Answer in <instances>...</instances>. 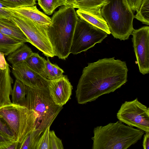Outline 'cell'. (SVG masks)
Masks as SVG:
<instances>
[{"label":"cell","mask_w":149,"mask_h":149,"mask_svg":"<svg viewBox=\"0 0 149 149\" xmlns=\"http://www.w3.org/2000/svg\"><path fill=\"white\" fill-rule=\"evenodd\" d=\"M19 144L17 141L13 142L7 148V149H18Z\"/></svg>","instance_id":"obj_36"},{"label":"cell","mask_w":149,"mask_h":149,"mask_svg":"<svg viewBox=\"0 0 149 149\" xmlns=\"http://www.w3.org/2000/svg\"><path fill=\"white\" fill-rule=\"evenodd\" d=\"M26 92L27 86L20 81L16 79L11 92L12 103L26 107Z\"/></svg>","instance_id":"obj_17"},{"label":"cell","mask_w":149,"mask_h":149,"mask_svg":"<svg viewBox=\"0 0 149 149\" xmlns=\"http://www.w3.org/2000/svg\"><path fill=\"white\" fill-rule=\"evenodd\" d=\"M42 132L38 130L31 132L19 144L18 149H36L37 143Z\"/></svg>","instance_id":"obj_22"},{"label":"cell","mask_w":149,"mask_h":149,"mask_svg":"<svg viewBox=\"0 0 149 149\" xmlns=\"http://www.w3.org/2000/svg\"><path fill=\"white\" fill-rule=\"evenodd\" d=\"M93 133L92 149H127L140 140L144 132L118 120L97 126Z\"/></svg>","instance_id":"obj_3"},{"label":"cell","mask_w":149,"mask_h":149,"mask_svg":"<svg viewBox=\"0 0 149 149\" xmlns=\"http://www.w3.org/2000/svg\"><path fill=\"white\" fill-rule=\"evenodd\" d=\"M142 146L144 149H149V132H145L144 135Z\"/></svg>","instance_id":"obj_35"},{"label":"cell","mask_w":149,"mask_h":149,"mask_svg":"<svg viewBox=\"0 0 149 149\" xmlns=\"http://www.w3.org/2000/svg\"><path fill=\"white\" fill-rule=\"evenodd\" d=\"M26 102V107L33 111L35 117L34 130L42 132L48 126H51L63 108L55 104L47 88L27 86Z\"/></svg>","instance_id":"obj_4"},{"label":"cell","mask_w":149,"mask_h":149,"mask_svg":"<svg viewBox=\"0 0 149 149\" xmlns=\"http://www.w3.org/2000/svg\"><path fill=\"white\" fill-rule=\"evenodd\" d=\"M33 53L31 49L24 43L9 54L7 59L12 65H14L20 62L25 61Z\"/></svg>","instance_id":"obj_19"},{"label":"cell","mask_w":149,"mask_h":149,"mask_svg":"<svg viewBox=\"0 0 149 149\" xmlns=\"http://www.w3.org/2000/svg\"><path fill=\"white\" fill-rule=\"evenodd\" d=\"M101 10L113 37L121 40L128 39L134 29V15L127 0H107Z\"/></svg>","instance_id":"obj_5"},{"label":"cell","mask_w":149,"mask_h":149,"mask_svg":"<svg viewBox=\"0 0 149 149\" xmlns=\"http://www.w3.org/2000/svg\"><path fill=\"white\" fill-rule=\"evenodd\" d=\"M8 10L11 14V18L28 39L30 43L47 57L52 58L55 56L48 35V26L39 25L18 14Z\"/></svg>","instance_id":"obj_7"},{"label":"cell","mask_w":149,"mask_h":149,"mask_svg":"<svg viewBox=\"0 0 149 149\" xmlns=\"http://www.w3.org/2000/svg\"><path fill=\"white\" fill-rule=\"evenodd\" d=\"M76 12L80 19L103 30L108 34H111L107 23L102 15L101 10L78 9Z\"/></svg>","instance_id":"obj_14"},{"label":"cell","mask_w":149,"mask_h":149,"mask_svg":"<svg viewBox=\"0 0 149 149\" xmlns=\"http://www.w3.org/2000/svg\"><path fill=\"white\" fill-rule=\"evenodd\" d=\"M13 142L8 140L0 133V149H7Z\"/></svg>","instance_id":"obj_31"},{"label":"cell","mask_w":149,"mask_h":149,"mask_svg":"<svg viewBox=\"0 0 149 149\" xmlns=\"http://www.w3.org/2000/svg\"><path fill=\"white\" fill-rule=\"evenodd\" d=\"M143 0H127L133 12L137 11L139 9Z\"/></svg>","instance_id":"obj_30"},{"label":"cell","mask_w":149,"mask_h":149,"mask_svg":"<svg viewBox=\"0 0 149 149\" xmlns=\"http://www.w3.org/2000/svg\"><path fill=\"white\" fill-rule=\"evenodd\" d=\"M49 142L50 149H63L62 141L56 135L53 130L49 132Z\"/></svg>","instance_id":"obj_28"},{"label":"cell","mask_w":149,"mask_h":149,"mask_svg":"<svg viewBox=\"0 0 149 149\" xmlns=\"http://www.w3.org/2000/svg\"><path fill=\"white\" fill-rule=\"evenodd\" d=\"M63 5L64 6H72L73 0H61Z\"/></svg>","instance_id":"obj_37"},{"label":"cell","mask_w":149,"mask_h":149,"mask_svg":"<svg viewBox=\"0 0 149 149\" xmlns=\"http://www.w3.org/2000/svg\"><path fill=\"white\" fill-rule=\"evenodd\" d=\"M0 32L20 42L30 43L28 39L11 19L0 17Z\"/></svg>","instance_id":"obj_16"},{"label":"cell","mask_w":149,"mask_h":149,"mask_svg":"<svg viewBox=\"0 0 149 149\" xmlns=\"http://www.w3.org/2000/svg\"><path fill=\"white\" fill-rule=\"evenodd\" d=\"M108 34L100 29L79 18L72 38L70 53L77 54L85 52L100 43Z\"/></svg>","instance_id":"obj_8"},{"label":"cell","mask_w":149,"mask_h":149,"mask_svg":"<svg viewBox=\"0 0 149 149\" xmlns=\"http://www.w3.org/2000/svg\"><path fill=\"white\" fill-rule=\"evenodd\" d=\"M6 8L40 25L48 26L51 22V18L39 11L36 6Z\"/></svg>","instance_id":"obj_13"},{"label":"cell","mask_w":149,"mask_h":149,"mask_svg":"<svg viewBox=\"0 0 149 149\" xmlns=\"http://www.w3.org/2000/svg\"><path fill=\"white\" fill-rule=\"evenodd\" d=\"M143 23L149 25V0H143L134 18Z\"/></svg>","instance_id":"obj_23"},{"label":"cell","mask_w":149,"mask_h":149,"mask_svg":"<svg viewBox=\"0 0 149 149\" xmlns=\"http://www.w3.org/2000/svg\"><path fill=\"white\" fill-rule=\"evenodd\" d=\"M12 73L16 79L30 87L47 88L50 81L30 68L25 61L13 65Z\"/></svg>","instance_id":"obj_11"},{"label":"cell","mask_w":149,"mask_h":149,"mask_svg":"<svg viewBox=\"0 0 149 149\" xmlns=\"http://www.w3.org/2000/svg\"><path fill=\"white\" fill-rule=\"evenodd\" d=\"M46 61V60L38 53L33 52L25 62L30 68L46 78L45 73Z\"/></svg>","instance_id":"obj_20"},{"label":"cell","mask_w":149,"mask_h":149,"mask_svg":"<svg viewBox=\"0 0 149 149\" xmlns=\"http://www.w3.org/2000/svg\"><path fill=\"white\" fill-rule=\"evenodd\" d=\"M0 133L8 140L13 142L16 141L12 132L2 118H0Z\"/></svg>","instance_id":"obj_27"},{"label":"cell","mask_w":149,"mask_h":149,"mask_svg":"<svg viewBox=\"0 0 149 149\" xmlns=\"http://www.w3.org/2000/svg\"><path fill=\"white\" fill-rule=\"evenodd\" d=\"M6 8H14L21 6H31L36 4V0H0Z\"/></svg>","instance_id":"obj_25"},{"label":"cell","mask_w":149,"mask_h":149,"mask_svg":"<svg viewBox=\"0 0 149 149\" xmlns=\"http://www.w3.org/2000/svg\"><path fill=\"white\" fill-rule=\"evenodd\" d=\"M128 71L126 62L115 57L88 63L83 68L75 91L78 103L94 101L114 92L127 82Z\"/></svg>","instance_id":"obj_1"},{"label":"cell","mask_w":149,"mask_h":149,"mask_svg":"<svg viewBox=\"0 0 149 149\" xmlns=\"http://www.w3.org/2000/svg\"><path fill=\"white\" fill-rule=\"evenodd\" d=\"M52 66L53 72L56 78H58L61 77L64 72V71L56 64H52Z\"/></svg>","instance_id":"obj_33"},{"label":"cell","mask_w":149,"mask_h":149,"mask_svg":"<svg viewBox=\"0 0 149 149\" xmlns=\"http://www.w3.org/2000/svg\"><path fill=\"white\" fill-rule=\"evenodd\" d=\"M8 65L5 60L4 54L0 52V68L4 70L6 68Z\"/></svg>","instance_id":"obj_34"},{"label":"cell","mask_w":149,"mask_h":149,"mask_svg":"<svg viewBox=\"0 0 149 149\" xmlns=\"http://www.w3.org/2000/svg\"><path fill=\"white\" fill-rule=\"evenodd\" d=\"M10 73L8 64L4 70L0 68V107L12 103L10 96L11 94L12 85L13 81Z\"/></svg>","instance_id":"obj_15"},{"label":"cell","mask_w":149,"mask_h":149,"mask_svg":"<svg viewBox=\"0 0 149 149\" xmlns=\"http://www.w3.org/2000/svg\"><path fill=\"white\" fill-rule=\"evenodd\" d=\"M0 17L11 19L10 12L6 7L0 3Z\"/></svg>","instance_id":"obj_32"},{"label":"cell","mask_w":149,"mask_h":149,"mask_svg":"<svg viewBox=\"0 0 149 149\" xmlns=\"http://www.w3.org/2000/svg\"><path fill=\"white\" fill-rule=\"evenodd\" d=\"M24 43L0 32V52L3 53L6 56H8Z\"/></svg>","instance_id":"obj_18"},{"label":"cell","mask_w":149,"mask_h":149,"mask_svg":"<svg viewBox=\"0 0 149 149\" xmlns=\"http://www.w3.org/2000/svg\"><path fill=\"white\" fill-rule=\"evenodd\" d=\"M50 126H48L43 132L37 144L36 149H50L49 132Z\"/></svg>","instance_id":"obj_26"},{"label":"cell","mask_w":149,"mask_h":149,"mask_svg":"<svg viewBox=\"0 0 149 149\" xmlns=\"http://www.w3.org/2000/svg\"><path fill=\"white\" fill-rule=\"evenodd\" d=\"M0 115L7 123L17 142L21 143L34 130L35 118L32 110L11 103L0 107Z\"/></svg>","instance_id":"obj_6"},{"label":"cell","mask_w":149,"mask_h":149,"mask_svg":"<svg viewBox=\"0 0 149 149\" xmlns=\"http://www.w3.org/2000/svg\"><path fill=\"white\" fill-rule=\"evenodd\" d=\"M45 73L46 78L48 80L52 81L56 79L53 72L52 64L48 57L46 63Z\"/></svg>","instance_id":"obj_29"},{"label":"cell","mask_w":149,"mask_h":149,"mask_svg":"<svg viewBox=\"0 0 149 149\" xmlns=\"http://www.w3.org/2000/svg\"><path fill=\"white\" fill-rule=\"evenodd\" d=\"M38 4L44 12L51 15L55 9L63 5L61 0H38Z\"/></svg>","instance_id":"obj_24"},{"label":"cell","mask_w":149,"mask_h":149,"mask_svg":"<svg viewBox=\"0 0 149 149\" xmlns=\"http://www.w3.org/2000/svg\"><path fill=\"white\" fill-rule=\"evenodd\" d=\"M2 118V116L0 115V118Z\"/></svg>","instance_id":"obj_38"},{"label":"cell","mask_w":149,"mask_h":149,"mask_svg":"<svg viewBox=\"0 0 149 149\" xmlns=\"http://www.w3.org/2000/svg\"><path fill=\"white\" fill-rule=\"evenodd\" d=\"M107 0H73L72 6L74 8L86 10H101Z\"/></svg>","instance_id":"obj_21"},{"label":"cell","mask_w":149,"mask_h":149,"mask_svg":"<svg viewBox=\"0 0 149 149\" xmlns=\"http://www.w3.org/2000/svg\"><path fill=\"white\" fill-rule=\"evenodd\" d=\"M79 17L72 6H64L55 12L48 28V35L55 56L65 60L70 49Z\"/></svg>","instance_id":"obj_2"},{"label":"cell","mask_w":149,"mask_h":149,"mask_svg":"<svg viewBox=\"0 0 149 149\" xmlns=\"http://www.w3.org/2000/svg\"><path fill=\"white\" fill-rule=\"evenodd\" d=\"M47 88L51 98L59 106L63 107L70 99L73 87L66 75L50 81Z\"/></svg>","instance_id":"obj_12"},{"label":"cell","mask_w":149,"mask_h":149,"mask_svg":"<svg viewBox=\"0 0 149 149\" xmlns=\"http://www.w3.org/2000/svg\"><path fill=\"white\" fill-rule=\"evenodd\" d=\"M131 35L134 51L139 72L143 75L149 72V27L134 29Z\"/></svg>","instance_id":"obj_10"},{"label":"cell","mask_w":149,"mask_h":149,"mask_svg":"<svg viewBox=\"0 0 149 149\" xmlns=\"http://www.w3.org/2000/svg\"><path fill=\"white\" fill-rule=\"evenodd\" d=\"M116 116L119 120L127 125L149 132V108L137 98L123 103Z\"/></svg>","instance_id":"obj_9"}]
</instances>
